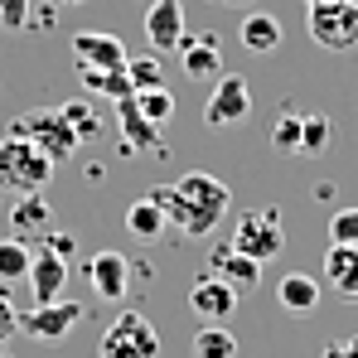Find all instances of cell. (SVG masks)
<instances>
[{"mask_svg": "<svg viewBox=\"0 0 358 358\" xmlns=\"http://www.w3.org/2000/svg\"><path fill=\"white\" fill-rule=\"evenodd\" d=\"M247 117H252V87H247V78L223 73L213 83V92H208V102H203V126L228 131V126H242Z\"/></svg>", "mask_w": 358, "mask_h": 358, "instance_id": "cell-7", "label": "cell"}, {"mask_svg": "<svg viewBox=\"0 0 358 358\" xmlns=\"http://www.w3.org/2000/svg\"><path fill=\"white\" fill-rule=\"evenodd\" d=\"M150 199L165 208L170 228L184 233V238H208V233H218V223H223L228 208H233L228 184L218 175H208V170H189V175H179L175 184H165V189H150Z\"/></svg>", "mask_w": 358, "mask_h": 358, "instance_id": "cell-1", "label": "cell"}, {"mask_svg": "<svg viewBox=\"0 0 358 358\" xmlns=\"http://www.w3.org/2000/svg\"><path fill=\"white\" fill-rule=\"evenodd\" d=\"M300 126H305V112H296V107H286L281 112V121L271 126V150H291V155H300Z\"/></svg>", "mask_w": 358, "mask_h": 358, "instance_id": "cell-26", "label": "cell"}, {"mask_svg": "<svg viewBox=\"0 0 358 358\" xmlns=\"http://www.w3.org/2000/svg\"><path fill=\"white\" fill-rule=\"evenodd\" d=\"M83 320V305L78 300H54V305H34L20 315V334L29 339H68Z\"/></svg>", "mask_w": 358, "mask_h": 358, "instance_id": "cell-8", "label": "cell"}, {"mask_svg": "<svg viewBox=\"0 0 358 358\" xmlns=\"http://www.w3.org/2000/svg\"><path fill=\"white\" fill-rule=\"evenodd\" d=\"M194 358H238V334L223 324H203L194 334Z\"/></svg>", "mask_w": 358, "mask_h": 358, "instance_id": "cell-23", "label": "cell"}, {"mask_svg": "<svg viewBox=\"0 0 358 358\" xmlns=\"http://www.w3.org/2000/svg\"><path fill=\"white\" fill-rule=\"evenodd\" d=\"M102 358H160V334L141 310H121L117 324L102 334Z\"/></svg>", "mask_w": 358, "mask_h": 358, "instance_id": "cell-6", "label": "cell"}, {"mask_svg": "<svg viewBox=\"0 0 358 358\" xmlns=\"http://www.w3.org/2000/svg\"><path fill=\"white\" fill-rule=\"evenodd\" d=\"M117 107V121H121V141H126V155H141V160H155L160 155V126L155 121L141 117V107H136V92L131 97H121V102H112Z\"/></svg>", "mask_w": 358, "mask_h": 358, "instance_id": "cell-10", "label": "cell"}, {"mask_svg": "<svg viewBox=\"0 0 358 358\" xmlns=\"http://www.w3.org/2000/svg\"><path fill=\"white\" fill-rule=\"evenodd\" d=\"M329 242L358 247V208H339V213L329 218Z\"/></svg>", "mask_w": 358, "mask_h": 358, "instance_id": "cell-30", "label": "cell"}, {"mask_svg": "<svg viewBox=\"0 0 358 358\" xmlns=\"http://www.w3.org/2000/svg\"><path fill=\"white\" fill-rule=\"evenodd\" d=\"M208 266H213V276H223L233 291H257L262 286V262H252V257H242L233 252V242H223V247H213V257H208Z\"/></svg>", "mask_w": 358, "mask_h": 358, "instance_id": "cell-18", "label": "cell"}, {"mask_svg": "<svg viewBox=\"0 0 358 358\" xmlns=\"http://www.w3.org/2000/svg\"><path fill=\"white\" fill-rule=\"evenodd\" d=\"M29 24V0H0V29H24Z\"/></svg>", "mask_w": 358, "mask_h": 358, "instance_id": "cell-31", "label": "cell"}, {"mask_svg": "<svg viewBox=\"0 0 358 358\" xmlns=\"http://www.w3.org/2000/svg\"><path fill=\"white\" fill-rule=\"evenodd\" d=\"M238 39L247 54H276L281 49V20L266 15V10H247L238 24Z\"/></svg>", "mask_w": 358, "mask_h": 358, "instance_id": "cell-20", "label": "cell"}, {"mask_svg": "<svg viewBox=\"0 0 358 358\" xmlns=\"http://www.w3.org/2000/svg\"><path fill=\"white\" fill-rule=\"evenodd\" d=\"M305 29L324 54H354L358 49V0L305 5Z\"/></svg>", "mask_w": 358, "mask_h": 358, "instance_id": "cell-4", "label": "cell"}, {"mask_svg": "<svg viewBox=\"0 0 358 358\" xmlns=\"http://www.w3.org/2000/svg\"><path fill=\"white\" fill-rule=\"evenodd\" d=\"M10 131H15V136H24V141H29L39 155H49L54 165H68V160L78 155V145H83V141H78V131L68 126V117H63L59 107H29L24 117L10 121Z\"/></svg>", "mask_w": 358, "mask_h": 358, "instance_id": "cell-3", "label": "cell"}, {"mask_svg": "<svg viewBox=\"0 0 358 358\" xmlns=\"http://www.w3.org/2000/svg\"><path fill=\"white\" fill-rule=\"evenodd\" d=\"M54 233V203L44 194H20L10 203V238L20 242H39Z\"/></svg>", "mask_w": 358, "mask_h": 358, "instance_id": "cell-13", "label": "cell"}, {"mask_svg": "<svg viewBox=\"0 0 358 358\" xmlns=\"http://www.w3.org/2000/svg\"><path fill=\"white\" fill-rule=\"evenodd\" d=\"M136 107H141V117H145V121L165 126V121L175 117V92H170V87H150V92H136Z\"/></svg>", "mask_w": 358, "mask_h": 358, "instance_id": "cell-27", "label": "cell"}, {"mask_svg": "<svg viewBox=\"0 0 358 358\" xmlns=\"http://www.w3.org/2000/svg\"><path fill=\"white\" fill-rule=\"evenodd\" d=\"M54 175V160L39 155L24 136L5 131L0 136V194H44V184Z\"/></svg>", "mask_w": 358, "mask_h": 358, "instance_id": "cell-2", "label": "cell"}, {"mask_svg": "<svg viewBox=\"0 0 358 358\" xmlns=\"http://www.w3.org/2000/svg\"><path fill=\"white\" fill-rule=\"evenodd\" d=\"M324 286L344 300H358V247L329 242V252H324Z\"/></svg>", "mask_w": 358, "mask_h": 358, "instance_id": "cell-19", "label": "cell"}, {"mask_svg": "<svg viewBox=\"0 0 358 358\" xmlns=\"http://www.w3.org/2000/svg\"><path fill=\"white\" fill-rule=\"evenodd\" d=\"M15 329H20V315H15V300L0 291V349L15 339Z\"/></svg>", "mask_w": 358, "mask_h": 358, "instance_id": "cell-32", "label": "cell"}, {"mask_svg": "<svg viewBox=\"0 0 358 358\" xmlns=\"http://www.w3.org/2000/svg\"><path fill=\"white\" fill-rule=\"evenodd\" d=\"M179 54V73L194 78V83H208V78H223V44L218 34H184Z\"/></svg>", "mask_w": 358, "mask_h": 358, "instance_id": "cell-12", "label": "cell"}, {"mask_svg": "<svg viewBox=\"0 0 358 358\" xmlns=\"http://www.w3.org/2000/svg\"><path fill=\"white\" fill-rule=\"evenodd\" d=\"M87 286H92L97 300L121 305L126 291H131V262H126L121 252H97V257L87 262Z\"/></svg>", "mask_w": 358, "mask_h": 358, "instance_id": "cell-11", "label": "cell"}, {"mask_svg": "<svg viewBox=\"0 0 358 358\" xmlns=\"http://www.w3.org/2000/svg\"><path fill=\"white\" fill-rule=\"evenodd\" d=\"M189 310H194L203 324H223L228 315H238V291H233L223 276L203 271V276L189 286Z\"/></svg>", "mask_w": 358, "mask_h": 358, "instance_id": "cell-9", "label": "cell"}, {"mask_svg": "<svg viewBox=\"0 0 358 358\" xmlns=\"http://www.w3.org/2000/svg\"><path fill=\"white\" fill-rule=\"evenodd\" d=\"M59 112L68 117V126L78 131V141H97V136H102V117H97L87 102H78V97H73V102H63Z\"/></svg>", "mask_w": 358, "mask_h": 358, "instance_id": "cell-28", "label": "cell"}, {"mask_svg": "<svg viewBox=\"0 0 358 358\" xmlns=\"http://www.w3.org/2000/svg\"><path fill=\"white\" fill-rule=\"evenodd\" d=\"M44 252H54V257L68 262V257L78 252V242H73V233H49V238H44Z\"/></svg>", "mask_w": 358, "mask_h": 358, "instance_id": "cell-33", "label": "cell"}, {"mask_svg": "<svg viewBox=\"0 0 358 358\" xmlns=\"http://www.w3.org/2000/svg\"><path fill=\"white\" fill-rule=\"evenodd\" d=\"M145 39H150V49H170L175 54L179 44H184V0H150V10H145Z\"/></svg>", "mask_w": 358, "mask_h": 358, "instance_id": "cell-15", "label": "cell"}, {"mask_svg": "<svg viewBox=\"0 0 358 358\" xmlns=\"http://www.w3.org/2000/svg\"><path fill=\"white\" fill-rule=\"evenodd\" d=\"M218 5H247V0H218Z\"/></svg>", "mask_w": 358, "mask_h": 358, "instance_id": "cell-35", "label": "cell"}, {"mask_svg": "<svg viewBox=\"0 0 358 358\" xmlns=\"http://www.w3.org/2000/svg\"><path fill=\"white\" fill-rule=\"evenodd\" d=\"M24 281L34 291V305H54V300H63V286H68V262L54 257V252H34Z\"/></svg>", "mask_w": 358, "mask_h": 358, "instance_id": "cell-17", "label": "cell"}, {"mask_svg": "<svg viewBox=\"0 0 358 358\" xmlns=\"http://www.w3.org/2000/svg\"><path fill=\"white\" fill-rule=\"evenodd\" d=\"M276 305L291 315V320H310L320 310V281L310 271H286L276 281Z\"/></svg>", "mask_w": 358, "mask_h": 358, "instance_id": "cell-16", "label": "cell"}, {"mask_svg": "<svg viewBox=\"0 0 358 358\" xmlns=\"http://www.w3.org/2000/svg\"><path fill=\"white\" fill-rule=\"evenodd\" d=\"M305 5H329V0H305Z\"/></svg>", "mask_w": 358, "mask_h": 358, "instance_id": "cell-36", "label": "cell"}, {"mask_svg": "<svg viewBox=\"0 0 358 358\" xmlns=\"http://www.w3.org/2000/svg\"><path fill=\"white\" fill-rule=\"evenodd\" d=\"M126 44L107 29H83L73 34V63L78 68H126Z\"/></svg>", "mask_w": 358, "mask_h": 358, "instance_id": "cell-14", "label": "cell"}, {"mask_svg": "<svg viewBox=\"0 0 358 358\" xmlns=\"http://www.w3.org/2000/svg\"><path fill=\"white\" fill-rule=\"evenodd\" d=\"M281 247H286V223H281V213L276 208H247L238 218V228H233V252L242 257H252V262H276L281 257Z\"/></svg>", "mask_w": 358, "mask_h": 358, "instance_id": "cell-5", "label": "cell"}, {"mask_svg": "<svg viewBox=\"0 0 358 358\" xmlns=\"http://www.w3.org/2000/svg\"><path fill=\"white\" fill-rule=\"evenodd\" d=\"M59 5H83V0H59Z\"/></svg>", "mask_w": 358, "mask_h": 358, "instance_id": "cell-37", "label": "cell"}, {"mask_svg": "<svg viewBox=\"0 0 358 358\" xmlns=\"http://www.w3.org/2000/svg\"><path fill=\"white\" fill-rule=\"evenodd\" d=\"M126 233L141 238V242H160L170 233V218H165V208L145 194V199H136V203L126 208Z\"/></svg>", "mask_w": 358, "mask_h": 358, "instance_id": "cell-21", "label": "cell"}, {"mask_svg": "<svg viewBox=\"0 0 358 358\" xmlns=\"http://www.w3.org/2000/svg\"><path fill=\"white\" fill-rule=\"evenodd\" d=\"M29 262H34L29 242L0 238V281H24V276H29Z\"/></svg>", "mask_w": 358, "mask_h": 358, "instance_id": "cell-24", "label": "cell"}, {"mask_svg": "<svg viewBox=\"0 0 358 358\" xmlns=\"http://www.w3.org/2000/svg\"><path fill=\"white\" fill-rule=\"evenodd\" d=\"M329 117H320V112H305V126H300V155L310 160V155H324L329 150Z\"/></svg>", "mask_w": 358, "mask_h": 358, "instance_id": "cell-25", "label": "cell"}, {"mask_svg": "<svg viewBox=\"0 0 358 358\" xmlns=\"http://www.w3.org/2000/svg\"><path fill=\"white\" fill-rule=\"evenodd\" d=\"M126 73H131V87H136V92L165 87V63L160 59H126Z\"/></svg>", "mask_w": 358, "mask_h": 358, "instance_id": "cell-29", "label": "cell"}, {"mask_svg": "<svg viewBox=\"0 0 358 358\" xmlns=\"http://www.w3.org/2000/svg\"><path fill=\"white\" fill-rule=\"evenodd\" d=\"M78 78H83L87 92H97V97H107V102H121V97L136 92L126 68H78Z\"/></svg>", "mask_w": 358, "mask_h": 358, "instance_id": "cell-22", "label": "cell"}, {"mask_svg": "<svg viewBox=\"0 0 358 358\" xmlns=\"http://www.w3.org/2000/svg\"><path fill=\"white\" fill-rule=\"evenodd\" d=\"M324 358H358V334H344V339L324 344Z\"/></svg>", "mask_w": 358, "mask_h": 358, "instance_id": "cell-34", "label": "cell"}, {"mask_svg": "<svg viewBox=\"0 0 358 358\" xmlns=\"http://www.w3.org/2000/svg\"><path fill=\"white\" fill-rule=\"evenodd\" d=\"M0 358H10V354H5V349H0Z\"/></svg>", "mask_w": 358, "mask_h": 358, "instance_id": "cell-38", "label": "cell"}]
</instances>
